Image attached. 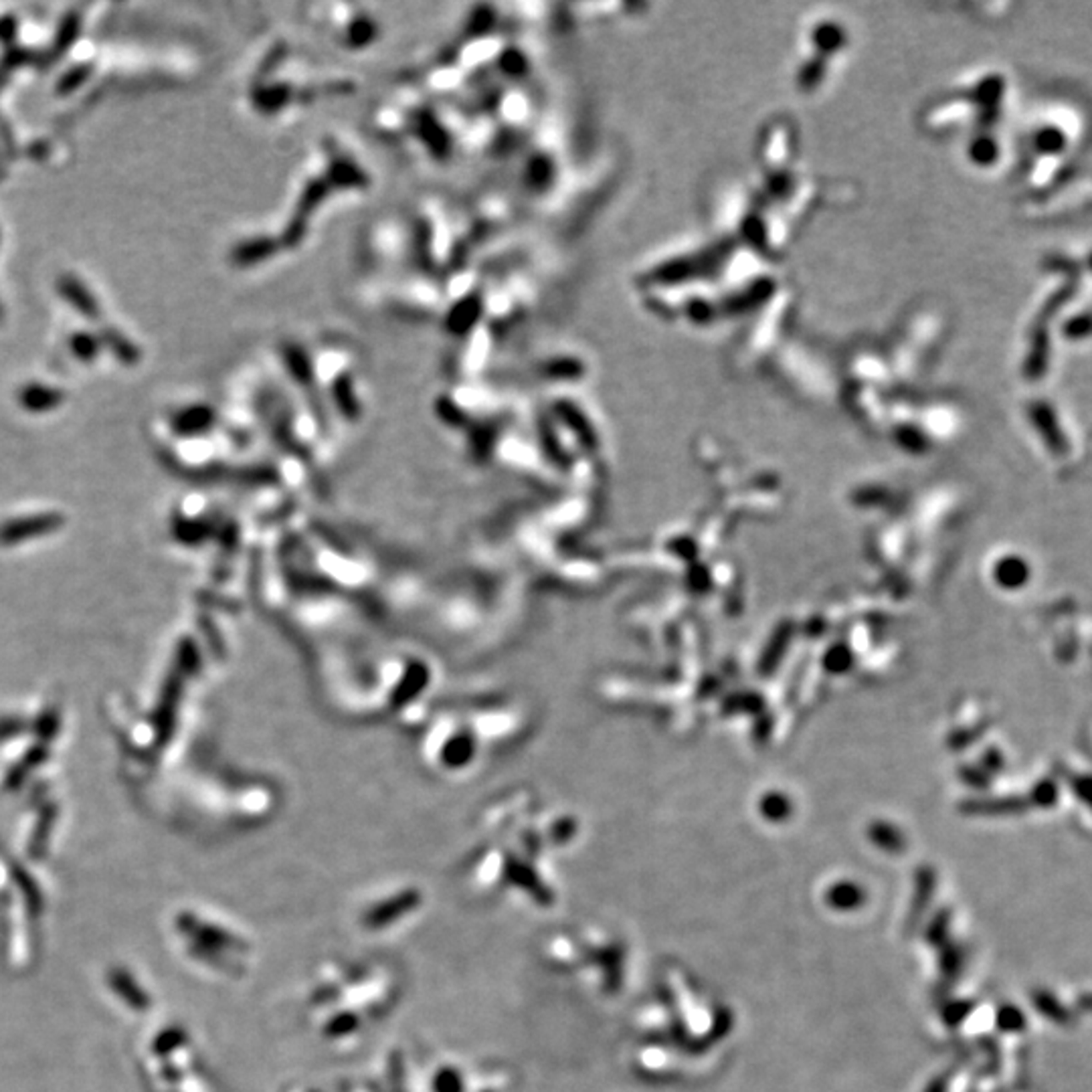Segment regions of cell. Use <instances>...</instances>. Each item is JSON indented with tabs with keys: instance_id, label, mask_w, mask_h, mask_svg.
Masks as SVG:
<instances>
[{
	"instance_id": "7a4b0ae2",
	"label": "cell",
	"mask_w": 1092,
	"mask_h": 1092,
	"mask_svg": "<svg viewBox=\"0 0 1092 1092\" xmlns=\"http://www.w3.org/2000/svg\"><path fill=\"white\" fill-rule=\"evenodd\" d=\"M354 80L340 71H324L306 61L286 37L266 43L247 80L245 100L257 118L289 120L314 103L354 91Z\"/></svg>"
},
{
	"instance_id": "8992f818",
	"label": "cell",
	"mask_w": 1092,
	"mask_h": 1092,
	"mask_svg": "<svg viewBox=\"0 0 1092 1092\" xmlns=\"http://www.w3.org/2000/svg\"><path fill=\"white\" fill-rule=\"evenodd\" d=\"M100 346L102 340L90 332H75L71 336V350L75 352V356L80 360L90 362L96 359L97 352H100Z\"/></svg>"
},
{
	"instance_id": "3957f363",
	"label": "cell",
	"mask_w": 1092,
	"mask_h": 1092,
	"mask_svg": "<svg viewBox=\"0 0 1092 1092\" xmlns=\"http://www.w3.org/2000/svg\"><path fill=\"white\" fill-rule=\"evenodd\" d=\"M314 10L310 19L316 27L324 30L326 37L344 51H366L382 35L375 14L360 4H318Z\"/></svg>"
},
{
	"instance_id": "5b68a950",
	"label": "cell",
	"mask_w": 1092,
	"mask_h": 1092,
	"mask_svg": "<svg viewBox=\"0 0 1092 1092\" xmlns=\"http://www.w3.org/2000/svg\"><path fill=\"white\" fill-rule=\"evenodd\" d=\"M102 344H106L113 354L120 359L123 365H136L140 360V348L132 340H128L120 330L103 328L102 330Z\"/></svg>"
},
{
	"instance_id": "277c9868",
	"label": "cell",
	"mask_w": 1092,
	"mask_h": 1092,
	"mask_svg": "<svg viewBox=\"0 0 1092 1092\" xmlns=\"http://www.w3.org/2000/svg\"><path fill=\"white\" fill-rule=\"evenodd\" d=\"M59 294L63 296L67 302L74 306L77 312L84 314L85 318L90 320H97L100 318L102 310H100V302L93 298V294L87 289L84 282H80L74 273H65V276L59 277Z\"/></svg>"
},
{
	"instance_id": "6da1fadb",
	"label": "cell",
	"mask_w": 1092,
	"mask_h": 1092,
	"mask_svg": "<svg viewBox=\"0 0 1092 1092\" xmlns=\"http://www.w3.org/2000/svg\"><path fill=\"white\" fill-rule=\"evenodd\" d=\"M372 186L375 173L359 150L344 138H322L298 170L279 213L231 247V263L263 267L294 255L308 245L318 222L336 205L366 196Z\"/></svg>"
},
{
	"instance_id": "52a82bcc",
	"label": "cell",
	"mask_w": 1092,
	"mask_h": 1092,
	"mask_svg": "<svg viewBox=\"0 0 1092 1092\" xmlns=\"http://www.w3.org/2000/svg\"><path fill=\"white\" fill-rule=\"evenodd\" d=\"M59 397H61L59 392L51 389V387L47 389V387H41V385L25 387L23 395H20V398H23V403H27V407H35V409H37V407H53V403L59 401Z\"/></svg>"
}]
</instances>
